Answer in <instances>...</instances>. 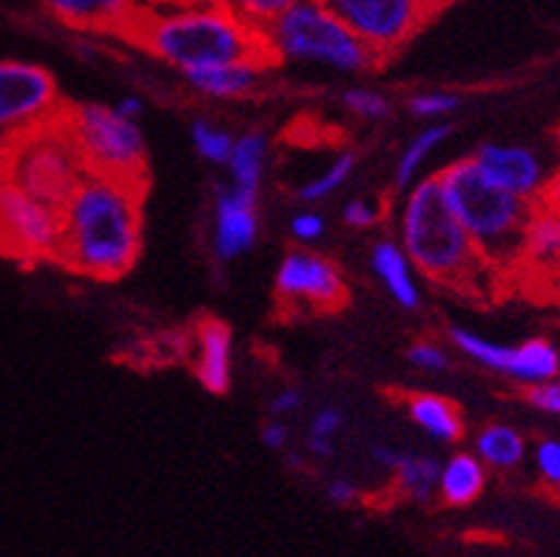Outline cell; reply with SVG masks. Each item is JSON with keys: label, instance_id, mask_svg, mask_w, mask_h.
Returning <instances> with one entry per match:
<instances>
[{"label": "cell", "instance_id": "obj_17", "mask_svg": "<svg viewBox=\"0 0 560 557\" xmlns=\"http://www.w3.org/2000/svg\"><path fill=\"white\" fill-rule=\"evenodd\" d=\"M265 63H270V60H234V63H220L208 66V69L188 71L185 80L202 97L245 100L262 83Z\"/></svg>", "mask_w": 560, "mask_h": 557}, {"label": "cell", "instance_id": "obj_34", "mask_svg": "<svg viewBox=\"0 0 560 557\" xmlns=\"http://www.w3.org/2000/svg\"><path fill=\"white\" fill-rule=\"evenodd\" d=\"M535 466H538V475L547 480L552 489H560V441L547 438L535 446Z\"/></svg>", "mask_w": 560, "mask_h": 557}, {"label": "cell", "instance_id": "obj_8", "mask_svg": "<svg viewBox=\"0 0 560 557\" xmlns=\"http://www.w3.org/2000/svg\"><path fill=\"white\" fill-rule=\"evenodd\" d=\"M66 108L60 85L46 66L0 60V140H14L60 117Z\"/></svg>", "mask_w": 560, "mask_h": 557}, {"label": "cell", "instance_id": "obj_12", "mask_svg": "<svg viewBox=\"0 0 560 557\" xmlns=\"http://www.w3.org/2000/svg\"><path fill=\"white\" fill-rule=\"evenodd\" d=\"M259 236V194L228 183L213 199L211 251L220 262H234L248 254Z\"/></svg>", "mask_w": 560, "mask_h": 557}, {"label": "cell", "instance_id": "obj_35", "mask_svg": "<svg viewBox=\"0 0 560 557\" xmlns=\"http://www.w3.org/2000/svg\"><path fill=\"white\" fill-rule=\"evenodd\" d=\"M526 402L540 409V413H547V416H560V375L533 384L529 393H526Z\"/></svg>", "mask_w": 560, "mask_h": 557}, {"label": "cell", "instance_id": "obj_27", "mask_svg": "<svg viewBox=\"0 0 560 557\" xmlns=\"http://www.w3.org/2000/svg\"><path fill=\"white\" fill-rule=\"evenodd\" d=\"M234 140L236 137L231 135L228 128L217 126V123L206 120V117L191 123L194 149H197V154L202 156L206 163L225 169L228 156H231V151H234Z\"/></svg>", "mask_w": 560, "mask_h": 557}, {"label": "cell", "instance_id": "obj_31", "mask_svg": "<svg viewBox=\"0 0 560 557\" xmlns=\"http://www.w3.org/2000/svg\"><path fill=\"white\" fill-rule=\"evenodd\" d=\"M231 7L236 9V14H242L250 26L268 28L270 23L282 18L291 7H296L299 0H228Z\"/></svg>", "mask_w": 560, "mask_h": 557}, {"label": "cell", "instance_id": "obj_23", "mask_svg": "<svg viewBox=\"0 0 560 557\" xmlns=\"http://www.w3.org/2000/svg\"><path fill=\"white\" fill-rule=\"evenodd\" d=\"M476 455L490 469H515L526 459V441L510 423H487L476 436Z\"/></svg>", "mask_w": 560, "mask_h": 557}, {"label": "cell", "instance_id": "obj_19", "mask_svg": "<svg viewBox=\"0 0 560 557\" xmlns=\"http://www.w3.org/2000/svg\"><path fill=\"white\" fill-rule=\"evenodd\" d=\"M407 416L439 444H455L464 438V416L450 398L435 393H410L407 395Z\"/></svg>", "mask_w": 560, "mask_h": 557}, {"label": "cell", "instance_id": "obj_4", "mask_svg": "<svg viewBox=\"0 0 560 557\" xmlns=\"http://www.w3.org/2000/svg\"><path fill=\"white\" fill-rule=\"evenodd\" d=\"M435 177L444 188L453 213L472 245L478 247V254L490 262L498 274L515 268L533 202L492 183L472 156L455 160L447 169L435 171Z\"/></svg>", "mask_w": 560, "mask_h": 557}, {"label": "cell", "instance_id": "obj_30", "mask_svg": "<svg viewBox=\"0 0 560 557\" xmlns=\"http://www.w3.org/2000/svg\"><path fill=\"white\" fill-rule=\"evenodd\" d=\"M462 108V97L453 92H416L407 97V112L416 120H447Z\"/></svg>", "mask_w": 560, "mask_h": 557}, {"label": "cell", "instance_id": "obj_25", "mask_svg": "<svg viewBox=\"0 0 560 557\" xmlns=\"http://www.w3.org/2000/svg\"><path fill=\"white\" fill-rule=\"evenodd\" d=\"M453 135V126L450 123H433V126H424L419 135L407 142V149L401 151L396 163V174H393V185L401 190L410 188L412 183H419V174L424 169V163L433 156V151L439 146L450 140Z\"/></svg>", "mask_w": 560, "mask_h": 557}, {"label": "cell", "instance_id": "obj_2", "mask_svg": "<svg viewBox=\"0 0 560 557\" xmlns=\"http://www.w3.org/2000/svg\"><path fill=\"white\" fill-rule=\"evenodd\" d=\"M128 35L183 74L234 60H270L262 28L250 26L228 0H151Z\"/></svg>", "mask_w": 560, "mask_h": 557}, {"label": "cell", "instance_id": "obj_1", "mask_svg": "<svg viewBox=\"0 0 560 557\" xmlns=\"http://www.w3.org/2000/svg\"><path fill=\"white\" fill-rule=\"evenodd\" d=\"M142 197L145 183L89 171L60 205L57 262L100 282L122 279L142 251Z\"/></svg>", "mask_w": 560, "mask_h": 557}, {"label": "cell", "instance_id": "obj_22", "mask_svg": "<svg viewBox=\"0 0 560 557\" xmlns=\"http://www.w3.org/2000/svg\"><path fill=\"white\" fill-rule=\"evenodd\" d=\"M393 478H396V489L405 498L416 503H430L433 498H439L441 459L424 455V452H401Z\"/></svg>", "mask_w": 560, "mask_h": 557}, {"label": "cell", "instance_id": "obj_29", "mask_svg": "<svg viewBox=\"0 0 560 557\" xmlns=\"http://www.w3.org/2000/svg\"><path fill=\"white\" fill-rule=\"evenodd\" d=\"M341 106L348 108L353 117H359V120H384L393 112L390 100L384 97L382 92H376V89H368V85L345 89L341 92Z\"/></svg>", "mask_w": 560, "mask_h": 557}, {"label": "cell", "instance_id": "obj_10", "mask_svg": "<svg viewBox=\"0 0 560 557\" xmlns=\"http://www.w3.org/2000/svg\"><path fill=\"white\" fill-rule=\"evenodd\" d=\"M373 55H390L410 40L439 0H322Z\"/></svg>", "mask_w": 560, "mask_h": 557}, {"label": "cell", "instance_id": "obj_26", "mask_svg": "<svg viewBox=\"0 0 560 557\" xmlns=\"http://www.w3.org/2000/svg\"><path fill=\"white\" fill-rule=\"evenodd\" d=\"M355 163H359L355 151H341V154H336L334 160L327 163V169L322 171L319 177H313L311 183H305L296 190V197L307 205H316L322 202V199L334 197L336 190L345 188V183L353 177Z\"/></svg>", "mask_w": 560, "mask_h": 557}, {"label": "cell", "instance_id": "obj_14", "mask_svg": "<svg viewBox=\"0 0 560 557\" xmlns=\"http://www.w3.org/2000/svg\"><path fill=\"white\" fill-rule=\"evenodd\" d=\"M515 268L535 282H560V208L547 202L529 211Z\"/></svg>", "mask_w": 560, "mask_h": 557}, {"label": "cell", "instance_id": "obj_36", "mask_svg": "<svg viewBox=\"0 0 560 557\" xmlns=\"http://www.w3.org/2000/svg\"><path fill=\"white\" fill-rule=\"evenodd\" d=\"M322 233H325V217L319 211H299L291 219V236L302 245L319 242Z\"/></svg>", "mask_w": 560, "mask_h": 557}, {"label": "cell", "instance_id": "obj_33", "mask_svg": "<svg viewBox=\"0 0 560 557\" xmlns=\"http://www.w3.org/2000/svg\"><path fill=\"white\" fill-rule=\"evenodd\" d=\"M382 205L376 199L370 197H355L345 205V211H341V219H345V225L353 228V231H370V228H376L382 222Z\"/></svg>", "mask_w": 560, "mask_h": 557}, {"label": "cell", "instance_id": "obj_9", "mask_svg": "<svg viewBox=\"0 0 560 557\" xmlns=\"http://www.w3.org/2000/svg\"><path fill=\"white\" fill-rule=\"evenodd\" d=\"M60 208L32 197L14 183H0V254L21 262L57 259Z\"/></svg>", "mask_w": 560, "mask_h": 557}, {"label": "cell", "instance_id": "obj_43", "mask_svg": "<svg viewBox=\"0 0 560 557\" xmlns=\"http://www.w3.org/2000/svg\"><path fill=\"white\" fill-rule=\"evenodd\" d=\"M547 202L555 205V208H560V177L547 188Z\"/></svg>", "mask_w": 560, "mask_h": 557}, {"label": "cell", "instance_id": "obj_21", "mask_svg": "<svg viewBox=\"0 0 560 557\" xmlns=\"http://www.w3.org/2000/svg\"><path fill=\"white\" fill-rule=\"evenodd\" d=\"M268 156H270V140L265 131H245L234 140V151L228 156V177L231 185L250 194L262 190L265 171H268Z\"/></svg>", "mask_w": 560, "mask_h": 557}, {"label": "cell", "instance_id": "obj_3", "mask_svg": "<svg viewBox=\"0 0 560 557\" xmlns=\"http://www.w3.org/2000/svg\"><path fill=\"white\" fill-rule=\"evenodd\" d=\"M398 242L416 270L444 288L483 293L487 279L498 276L453 213L435 174L407 188L398 211Z\"/></svg>", "mask_w": 560, "mask_h": 557}, {"label": "cell", "instance_id": "obj_24", "mask_svg": "<svg viewBox=\"0 0 560 557\" xmlns=\"http://www.w3.org/2000/svg\"><path fill=\"white\" fill-rule=\"evenodd\" d=\"M560 375V353L558 347L547 339H529L515 345V356H512V368L506 379L518 381V384H540Z\"/></svg>", "mask_w": 560, "mask_h": 557}, {"label": "cell", "instance_id": "obj_32", "mask_svg": "<svg viewBox=\"0 0 560 557\" xmlns=\"http://www.w3.org/2000/svg\"><path fill=\"white\" fill-rule=\"evenodd\" d=\"M407 361H410L412 368L421 370V373H447L453 359H450V350L439 341H430V339H421V341H412L407 347Z\"/></svg>", "mask_w": 560, "mask_h": 557}, {"label": "cell", "instance_id": "obj_39", "mask_svg": "<svg viewBox=\"0 0 560 557\" xmlns=\"http://www.w3.org/2000/svg\"><path fill=\"white\" fill-rule=\"evenodd\" d=\"M325 495H327V501L334 503V507H353V503L359 501V487L348 478H334L330 484H327Z\"/></svg>", "mask_w": 560, "mask_h": 557}, {"label": "cell", "instance_id": "obj_7", "mask_svg": "<svg viewBox=\"0 0 560 557\" xmlns=\"http://www.w3.org/2000/svg\"><path fill=\"white\" fill-rule=\"evenodd\" d=\"M63 120L78 142L85 169L131 183L149 179V146L137 120H128L103 103L66 106Z\"/></svg>", "mask_w": 560, "mask_h": 557}, {"label": "cell", "instance_id": "obj_38", "mask_svg": "<svg viewBox=\"0 0 560 557\" xmlns=\"http://www.w3.org/2000/svg\"><path fill=\"white\" fill-rule=\"evenodd\" d=\"M259 438H262V444L268 446V450L279 452L288 446V441H291V427L284 423V418L270 416V421L262 423V432H259Z\"/></svg>", "mask_w": 560, "mask_h": 557}, {"label": "cell", "instance_id": "obj_28", "mask_svg": "<svg viewBox=\"0 0 560 557\" xmlns=\"http://www.w3.org/2000/svg\"><path fill=\"white\" fill-rule=\"evenodd\" d=\"M345 416L339 407H322L307 423V452L313 459H330L336 450V436H339Z\"/></svg>", "mask_w": 560, "mask_h": 557}, {"label": "cell", "instance_id": "obj_13", "mask_svg": "<svg viewBox=\"0 0 560 557\" xmlns=\"http://www.w3.org/2000/svg\"><path fill=\"white\" fill-rule=\"evenodd\" d=\"M478 169L495 185L518 194L526 202H535L540 194H547V163L529 146H512V142H483L472 156Z\"/></svg>", "mask_w": 560, "mask_h": 557}, {"label": "cell", "instance_id": "obj_40", "mask_svg": "<svg viewBox=\"0 0 560 557\" xmlns=\"http://www.w3.org/2000/svg\"><path fill=\"white\" fill-rule=\"evenodd\" d=\"M401 452L405 450H396V446L390 444H373L370 446V455H373V461H376L378 466H384V469H396L398 459H401Z\"/></svg>", "mask_w": 560, "mask_h": 557}, {"label": "cell", "instance_id": "obj_41", "mask_svg": "<svg viewBox=\"0 0 560 557\" xmlns=\"http://www.w3.org/2000/svg\"><path fill=\"white\" fill-rule=\"evenodd\" d=\"M114 108H117L122 117H128V120H140L142 112H145V103H142L137 94H128V97L117 100V103H114Z\"/></svg>", "mask_w": 560, "mask_h": 557}, {"label": "cell", "instance_id": "obj_42", "mask_svg": "<svg viewBox=\"0 0 560 557\" xmlns=\"http://www.w3.org/2000/svg\"><path fill=\"white\" fill-rule=\"evenodd\" d=\"M7 160H9V142L0 140V183H7Z\"/></svg>", "mask_w": 560, "mask_h": 557}, {"label": "cell", "instance_id": "obj_20", "mask_svg": "<svg viewBox=\"0 0 560 557\" xmlns=\"http://www.w3.org/2000/svg\"><path fill=\"white\" fill-rule=\"evenodd\" d=\"M487 487V464L476 452H455L441 464L439 498L447 507H469Z\"/></svg>", "mask_w": 560, "mask_h": 557}, {"label": "cell", "instance_id": "obj_15", "mask_svg": "<svg viewBox=\"0 0 560 557\" xmlns=\"http://www.w3.org/2000/svg\"><path fill=\"white\" fill-rule=\"evenodd\" d=\"M149 3L151 0H43V7L57 21L89 32H108V28L128 32Z\"/></svg>", "mask_w": 560, "mask_h": 557}, {"label": "cell", "instance_id": "obj_16", "mask_svg": "<svg viewBox=\"0 0 560 557\" xmlns=\"http://www.w3.org/2000/svg\"><path fill=\"white\" fill-rule=\"evenodd\" d=\"M199 384L213 395H225L234 381V333L222 318H206L197 327Z\"/></svg>", "mask_w": 560, "mask_h": 557}, {"label": "cell", "instance_id": "obj_11", "mask_svg": "<svg viewBox=\"0 0 560 557\" xmlns=\"http://www.w3.org/2000/svg\"><path fill=\"white\" fill-rule=\"evenodd\" d=\"M277 297L307 311H339L348 302V282L327 256L291 251L277 268Z\"/></svg>", "mask_w": 560, "mask_h": 557}, {"label": "cell", "instance_id": "obj_18", "mask_svg": "<svg viewBox=\"0 0 560 557\" xmlns=\"http://www.w3.org/2000/svg\"><path fill=\"white\" fill-rule=\"evenodd\" d=\"M370 270L376 274L387 297L405 307V311H419L421 307V288L416 282V265L405 254L401 242L382 240L370 251Z\"/></svg>", "mask_w": 560, "mask_h": 557}, {"label": "cell", "instance_id": "obj_37", "mask_svg": "<svg viewBox=\"0 0 560 557\" xmlns=\"http://www.w3.org/2000/svg\"><path fill=\"white\" fill-rule=\"evenodd\" d=\"M302 407H305V395H302V390L284 387L270 398L268 413L273 418H288V416H296Z\"/></svg>", "mask_w": 560, "mask_h": 557}, {"label": "cell", "instance_id": "obj_6", "mask_svg": "<svg viewBox=\"0 0 560 557\" xmlns=\"http://www.w3.org/2000/svg\"><path fill=\"white\" fill-rule=\"evenodd\" d=\"M89 174L78 142L66 126L63 114L9 140L7 179L21 185L43 202L60 205L71 197L80 179Z\"/></svg>", "mask_w": 560, "mask_h": 557}, {"label": "cell", "instance_id": "obj_5", "mask_svg": "<svg viewBox=\"0 0 560 557\" xmlns=\"http://www.w3.org/2000/svg\"><path fill=\"white\" fill-rule=\"evenodd\" d=\"M265 49L277 63H307L359 74L376 66L368 43L350 32L322 0H299L282 18L262 28Z\"/></svg>", "mask_w": 560, "mask_h": 557}]
</instances>
